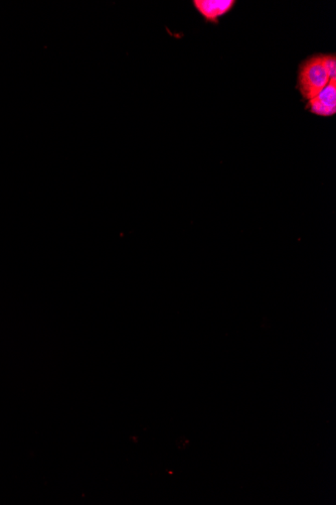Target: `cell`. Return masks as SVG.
<instances>
[{
  "label": "cell",
  "mask_w": 336,
  "mask_h": 505,
  "mask_svg": "<svg viewBox=\"0 0 336 505\" xmlns=\"http://www.w3.org/2000/svg\"><path fill=\"white\" fill-rule=\"evenodd\" d=\"M331 82L326 69H325L323 55H316L308 58L299 67L298 87L299 92L304 100H311Z\"/></svg>",
  "instance_id": "obj_1"
},
{
  "label": "cell",
  "mask_w": 336,
  "mask_h": 505,
  "mask_svg": "<svg viewBox=\"0 0 336 505\" xmlns=\"http://www.w3.org/2000/svg\"><path fill=\"white\" fill-rule=\"evenodd\" d=\"M306 108L315 115L329 117L336 113V81L329 82L324 88L311 100L308 101Z\"/></svg>",
  "instance_id": "obj_2"
},
{
  "label": "cell",
  "mask_w": 336,
  "mask_h": 505,
  "mask_svg": "<svg viewBox=\"0 0 336 505\" xmlns=\"http://www.w3.org/2000/svg\"><path fill=\"white\" fill-rule=\"evenodd\" d=\"M195 10L208 23H217L221 16H225L234 8V0H195Z\"/></svg>",
  "instance_id": "obj_3"
},
{
  "label": "cell",
  "mask_w": 336,
  "mask_h": 505,
  "mask_svg": "<svg viewBox=\"0 0 336 505\" xmlns=\"http://www.w3.org/2000/svg\"><path fill=\"white\" fill-rule=\"evenodd\" d=\"M325 69H326L328 76L331 81H336V58L335 54L323 55Z\"/></svg>",
  "instance_id": "obj_4"
}]
</instances>
